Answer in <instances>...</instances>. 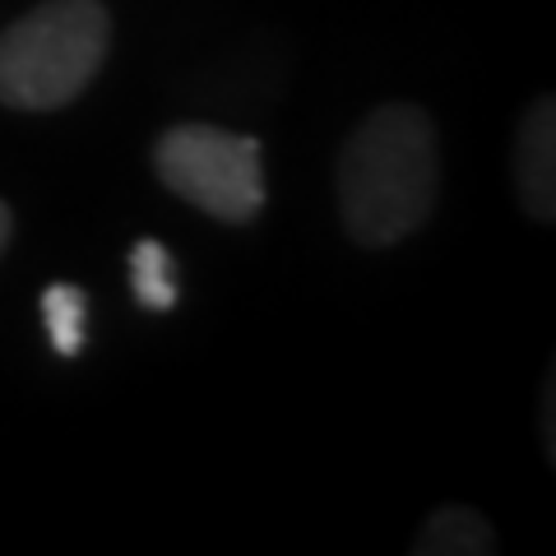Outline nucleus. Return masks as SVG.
Instances as JSON below:
<instances>
[{"label": "nucleus", "mask_w": 556, "mask_h": 556, "mask_svg": "<svg viewBox=\"0 0 556 556\" xmlns=\"http://www.w3.org/2000/svg\"><path fill=\"white\" fill-rule=\"evenodd\" d=\"M437 204V126L413 102L376 108L339 159L343 228L362 247H394Z\"/></svg>", "instance_id": "f257e3e1"}, {"label": "nucleus", "mask_w": 556, "mask_h": 556, "mask_svg": "<svg viewBox=\"0 0 556 556\" xmlns=\"http://www.w3.org/2000/svg\"><path fill=\"white\" fill-rule=\"evenodd\" d=\"M112 14L102 0H47L0 33V102L20 112L70 108L102 70Z\"/></svg>", "instance_id": "f03ea898"}, {"label": "nucleus", "mask_w": 556, "mask_h": 556, "mask_svg": "<svg viewBox=\"0 0 556 556\" xmlns=\"http://www.w3.org/2000/svg\"><path fill=\"white\" fill-rule=\"evenodd\" d=\"M159 181L218 223H251L265 208L260 139L218 126H172L153 149Z\"/></svg>", "instance_id": "7ed1b4c3"}, {"label": "nucleus", "mask_w": 556, "mask_h": 556, "mask_svg": "<svg viewBox=\"0 0 556 556\" xmlns=\"http://www.w3.org/2000/svg\"><path fill=\"white\" fill-rule=\"evenodd\" d=\"M515 181L529 218H556V102L538 98L515 139Z\"/></svg>", "instance_id": "20e7f679"}, {"label": "nucleus", "mask_w": 556, "mask_h": 556, "mask_svg": "<svg viewBox=\"0 0 556 556\" xmlns=\"http://www.w3.org/2000/svg\"><path fill=\"white\" fill-rule=\"evenodd\" d=\"M413 552L417 556H492L496 552V533L478 510L445 506L422 525Z\"/></svg>", "instance_id": "39448f33"}, {"label": "nucleus", "mask_w": 556, "mask_h": 556, "mask_svg": "<svg viewBox=\"0 0 556 556\" xmlns=\"http://www.w3.org/2000/svg\"><path fill=\"white\" fill-rule=\"evenodd\" d=\"M130 288L144 311H172L177 306V260L159 237L135 241L130 251Z\"/></svg>", "instance_id": "423d86ee"}, {"label": "nucleus", "mask_w": 556, "mask_h": 556, "mask_svg": "<svg viewBox=\"0 0 556 556\" xmlns=\"http://www.w3.org/2000/svg\"><path fill=\"white\" fill-rule=\"evenodd\" d=\"M42 325L61 357H79L89 339V298L75 283H51L42 292Z\"/></svg>", "instance_id": "0eeeda50"}, {"label": "nucleus", "mask_w": 556, "mask_h": 556, "mask_svg": "<svg viewBox=\"0 0 556 556\" xmlns=\"http://www.w3.org/2000/svg\"><path fill=\"white\" fill-rule=\"evenodd\" d=\"M10 232H14V218H10V208H5V200H0V251H5V241H10Z\"/></svg>", "instance_id": "6e6552de"}]
</instances>
